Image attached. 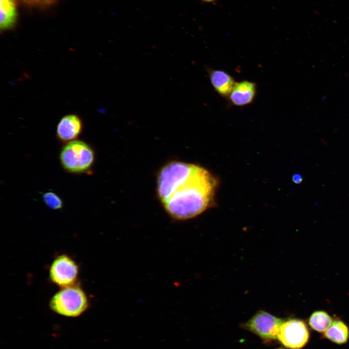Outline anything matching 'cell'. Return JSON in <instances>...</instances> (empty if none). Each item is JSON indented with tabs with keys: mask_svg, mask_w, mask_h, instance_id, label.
<instances>
[{
	"mask_svg": "<svg viewBox=\"0 0 349 349\" xmlns=\"http://www.w3.org/2000/svg\"><path fill=\"white\" fill-rule=\"evenodd\" d=\"M42 198L46 205L51 209L60 210L63 206L62 199L54 191H48L44 193Z\"/></svg>",
	"mask_w": 349,
	"mask_h": 349,
	"instance_id": "4fadbf2b",
	"label": "cell"
},
{
	"mask_svg": "<svg viewBox=\"0 0 349 349\" xmlns=\"http://www.w3.org/2000/svg\"><path fill=\"white\" fill-rule=\"evenodd\" d=\"M293 179L295 183H299L302 181V177L300 174H295L294 175Z\"/></svg>",
	"mask_w": 349,
	"mask_h": 349,
	"instance_id": "9a60e30c",
	"label": "cell"
},
{
	"mask_svg": "<svg viewBox=\"0 0 349 349\" xmlns=\"http://www.w3.org/2000/svg\"><path fill=\"white\" fill-rule=\"evenodd\" d=\"M206 71L214 90L221 96L227 98L236 83L234 78L222 70L208 68Z\"/></svg>",
	"mask_w": 349,
	"mask_h": 349,
	"instance_id": "9c48e42d",
	"label": "cell"
},
{
	"mask_svg": "<svg viewBox=\"0 0 349 349\" xmlns=\"http://www.w3.org/2000/svg\"><path fill=\"white\" fill-rule=\"evenodd\" d=\"M17 13L14 0H0L1 32L12 29L16 22Z\"/></svg>",
	"mask_w": 349,
	"mask_h": 349,
	"instance_id": "30bf717a",
	"label": "cell"
},
{
	"mask_svg": "<svg viewBox=\"0 0 349 349\" xmlns=\"http://www.w3.org/2000/svg\"><path fill=\"white\" fill-rule=\"evenodd\" d=\"M56 0H30V4L47 6L53 4Z\"/></svg>",
	"mask_w": 349,
	"mask_h": 349,
	"instance_id": "5bb4252c",
	"label": "cell"
},
{
	"mask_svg": "<svg viewBox=\"0 0 349 349\" xmlns=\"http://www.w3.org/2000/svg\"><path fill=\"white\" fill-rule=\"evenodd\" d=\"M59 159L63 168L69 173L89 174L95 163V153L89 143L77 140L63 144Z\"/></svg>",
	"mask_w": 349,
	"mask_h": 349,
	"instance_id": "3957f363",
	"label": "cell"
},
{
	"mask_svg": "<svg viewBox=\"0 0 349 349\" xmlns=\"http://www.w3.org/2000/svg\"><path fill=\"white\" fill-rule=\"evenodd\" d=\"M309 333L305 323L299 319H291L284 321L278 335V339L286 348L300 349L307 342Z\"/></svg>",
	"mask_w": 349,
	"mask_h": 349,
	"instance_id": "5b68a950",
	"label": "cell"
},
{
	"mask_svg": "<svg viewBox=\"0 0 349 349\" xmlns=\"http://www.w3.org/2000/svg\"><path fill=\"white\" fill-rule=\"evenodd\" d=\"M257 94L255 83L247 80L236 82L235 86L227 98L230 105L244 107L252 104Z\"/></svg>",
	"mask_w": 349,
	"mask_h": 349,
	"instance_id": "ba28073f",
	"label": "cell"
},
{
	"mask_svg": "<svg viewBox=\"0 0 349 349\" xmlns=\"http://www.w3.org/2000/svg\"><path fill=\"white\" fill-rule=\"evenodd\" d=\"M216 182L196 165L173 162L165 166L158 179V192L167 213L179 220L191 219L205 211L212 199Z\"/></svg>",
	"mask_w": 349,
	"mask_h": 349,
	"instance_id": "6da1fadb",
	"label": "cell"
},
{
	"mask_svg": "<svg viewBox=\"0 0 349 349\" xmlns=\"http://www.w3.org/2000/svg\"><path fill=\"white\" fill-rule=\"evenodd\" d=\"M202 1L207 3H211L216 1L217 0H201Z\"/></svg>",
	"mask_w": 349,
	"mask_h": 349,
	"instance_id": "2e32d148",
	"label": "cell"
},
{
	"mask_svg": "<svg viewBox=\"0 0 349 349\" xmlns=\"http://www.w3.org/2000/svg\"><path fill=\"white\" fill-rule=\"evenodd\" d=\"M79 267L70 255L63 254L54 258L48 270L51 282L60 288L74 285L79 283Z\"/></svg>",
	"mask_w": 349,
	"mask_h": 349,
	"instance_id": "277c9868",
	"label": "cell"
},
{
	"mask_svg": "<svg viewBox=\"0 0 349 349\" xmlns=\"http://www.w3.org/2000/svg\"><path fill=\"white\" fill-rule=\"evenodd\" d=\"M284 320L264 311L256 313L245 324L247 329L266 340L278 338L281 325Z\"/></svg>",
	"mask_w": 349,
	"mask_h": 349,
	"instance_id": "8992f818",
	"label": "cell"
},
{
	"mask_svg": "<svg viewBox=\"0 0 349 349\" xmlns=\"http://www.w3.org/2000/svg\"><path fill=\"white\" fill-rule=\"evenodd\" d=\"M84 124L81 117L77 113H69L59 120L56 128V137L62 143L79 140L81 135Z\"/></svg>",
	"mask_w": 349,
	"mask_h": 349,
	"instance_id": "52a82bcc",
	"label": "cell"
},
{
	"mask_svg": "<svg viewBox=\"0 0 349 349\" xmlns=\"http://www.w3.org/2000/svg\"><path fill=\"white\" fill-rule=\"evenodd\" d=\"M333 322L332 318L325 312L317 311L314 312L309 319V324L314 330L325 332Z\"/></svg>",
	"mask_w": 349,
	"mask_h": 349,
	"instance_id": "7c38bea8",
	"label": "cell"
},
{
	"mask_svg": "<svg viewBox=\"0 0 349 349\" xmlns=\"http://www.w3.org/2000/svg\"><path fill=\"white\" fill-rule=\"evenodd\" d=\"M49 306L57 314L66 317H76L88 309L90 302L87 294L78 283L71 286L60 288L51 298Z\"/></svg>",
	"mask_w": 349,
	"mask_h": 349,
	"instance_id": "7a4b0ae2",
	"label": "cell"
},
{
	"mask_svg": "<svg viewBox=\"0 0 349 349\" xmlns=\"http://www.w3.org/2000/svg\"><path fill=\"white\" fill-rule=\"evenodd\" d=\"M324 335L325 337L335 343L344 344L347 341L349 338V328L342 321L335 320L324 332Z\"/></svg>",
	"mask_w": 349,
	"mask_h": 349,
	"instance_id": "8fae6325",
	"label": "cell"
}]
</instances>
